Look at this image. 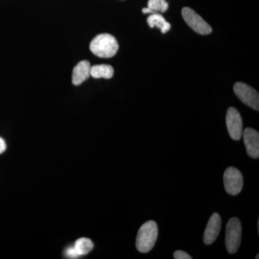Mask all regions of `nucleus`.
<instances>
[{
  "mask_svg": "<svg viewBox=\"0 0 259 259\" xmlns=\"http://www.w3.org/2000/svg\"><path fill=\"white\" fill-rule=\"evenodd\" d=\"M90 51L100 58L113 57L118 51L119 45L115 37L104 33L97 35L90 44Z\"/></svg>",
  "mask_w": 259,
  "mask_h": 259,
  "instance_id": "obj_1",
  "label": "nucleus"
},
{
  "mask_svg": "<svg viewBox=\"0 0 259 259\" xmlns=\"http://www.w3.org/2000/svg\"><path fill=\"white\" fill-rule=\"evenodd\" d=\"M158 238V226L156 222L149 221L140 228L136 238V248L141 253L151 250Z\"/></svg>",
  "mask_w": 259,
  "mask_h": 259,
  "instance_id": "obj_2",
  "label": "nucleus"
},
{
  "mask_svg": "<svg viewBox=\"0 0 259 259\" xmlns=\"http://www.w3.org/2000/svg\"><path fill=\"white\" fill-rule=\"evenodd\" d=\"M241 222L237 218H232L226 227V245L228 253L233 254L238 251L241 242Z\"/></svg>",
  "mask_w": 259,
  "mask_h": 259,
  "instance_id": "obj_3",
  "label": "nucleus"
},
{
  "mask_svg": "<svg viewBox=\"0 0 259 259\" xmlns=\"http://www.w3.org/2000/svg\"><path fill=\"white\" fill-rule=\"evenodd\" d=\"M182 14L187 25L197 33L201 35H208L212 32L210 25L204 21V19L196 13L193 10L190 8H184Z\"/></svg>",
  "mask_w": 259,
  "mask_h": 259,
  "instance_id": "obj_4",
  "label": "nucleus"
},
{
  "mask_svg": "<svg viewBox=\"0 0 259 259\" xmlns=\"http://www.w3.org/2000/svg\"><path fill=\"white\" fill-rule=\"evenodd\" d=\"M225 189L231 195H237L241 192L243 186V178L241 172L235 168L229 167L227 168L223 176Z\"/></svg>",
  "mask_w": 259,
  "mask_h": 259,
  "instance_id": "obj_5",
  "label": "nucleus"
},
{
  "mask_svg": "<svg viewBox=\"0 0 259 259\" xmlns=\"http://www.w3.org/2000/svg\"><path fill=\"white\" fill-rule=\"evenodd\" d=\"M235 93L239 100L245 105L253 108V110H259V95L258 92L254 89L248 86L246 83L238 82L234 85Z\"/></svg>",
  "mask_w": 259,
  "mask_h": 259,
  "instance_id": "obj_6",
  "label": "nucleus"
},
{
  "mask_svg": "<svg viewBox=\"0 0 259 259\" xmlns=\"http://www.w3.org/2000/svg\"><path fill=\"white\" fill-rule=\"evenodd\" d=\"M226 125L231 139L241 140L243 135V120L241 114L234 107H230L227 112Z\"/></svg>",
  "mask_w": 259,
  "mask_h": 259,
  "instance_id": "obj_7",
  "label": "nucleus"
},
{
  "mask_svg": "<svg viewBox=\"0 0 259 259\" xmlns=\"http://www.w3.org/2000/svg\"><path fill=\"white\" fill-rule=\"evenodd\" d=\"M242 136H243L244 144L248 156L253 158H258L259 157L258 132L248 127L243 131Z\"/></svg>",
  "mask_w": 259,
  "mask_h": 259,
  "instance_id": "obj_8",
  "label": "nucleus"
},
{
  "mask_svg": "<svg viewBox=\"0 0 259 259\" xmlns=\"http://www.w3.org/2000/svg\"><path fill=\"white\" fill-rule=\"evenodd\" d=\"M221 218L218 213L211 216L204 234V243L210 245L217 239L221 228Z\"/></svg>",
  "mask_w": 259,
  "mask_h": 259,
  "instance_id": "obj_9",
  "label": "nucleus"
},
{
  "mask_svg": "<svg viewBox=\"0 0 259 259\" xmlns=\"http://www.w3.org/2000/svg\"><path fill=\"white\" fill-rule=\"evenodd\" d=\"M91 65L88 61H80L74 68L72 73V83L80 85L90 77Z\"/></svg>",
  "mask_w": 259,
  "mask_h": 259,
  "instance_id": "obj_10",
  "label": "nucleus"
},
{
  "mask_svg": "<svg viewBox=\"0 0 259 259\" xmlns=\"http://www.w3.org/2000/svg\"><path fill=\"white\" fill-rule=\"evenodd\" d=\"M113 74V68L108 64L95 65L90 69V75L95 79H111Z\"/></svg>",
  "mask_w": 259,
  "mask_h": 259,
  "instance_id": "obj_11",
  "label": "nucleus"
},
{
  "mask_svg": "<svg viewBox=\"0 0 259 259\" xmlns=\"http://www.w3.org/2000/svg\"><path fill=\"white\" fill-rule=\"evenodd\" d=\"M147 22L151 28L156 27L161 29L162 33H166L171 29V24L168 23L165 18L158 13L150 15L147 19Z\"/></svg>",
  "mask_w": 259,
  "mask_h": 259,
  "instance_id": "obj_12",
  "label": "nucleus"
},
{
  "mask_svg": "<svg viewBox=\"0 0 259 259\" xmlns=\"http://www.w3.org/2000/svg\"><path fill=\"white\" fill-rule=\"evenodd\" d=\"M74 247L77 254L81 256L88 254L93 249L94 243L89 238H81L75 242Z\"/></svg>",
  "mask_w": 259,
  "mask_h": 259,
  "instance_id": "obj_13",
  "label": "nucleus"
},
{
  "mask_svg": "<svg viewBox=\"0 0 259 259\" xmlns=\"http://www.w3.org/2000/svg\"><path fill=\"white\" fill-rule=\"evenodd\" d=\"M148 8L153 13H165L168 8V4L165 0H148Z\"/></svg>",
  "mask_w": 259,
  "mask_h": 259,
  "instance_id": "obj_14",
  "label": "nucleus"
},
{
  "mask_svg": "<svg viewBox=\"0 0 259 259\" xmlns=\"http://www.w3.org/2000/svg\"><path fill=\"white\" fill-rule=\"evenodd\" d=\"M65 255H66V258H76L79 257V255L76 253V250H75L74 245L68 247L66 248L65 250Z\"/></svg>",
  "mask_w": 259,
  "mask_h": 259,
  "instance_id": "obj_15",
  "label": "nucleus"
},
{
  "mask_svg": "<svg viewBox=\"0 0 259 259\" xmlns=\"http://www.w3.org/2000/svg\"><path fill=\"white\" fill-rule=\"evenodd\" d=\"M174 257L176 259H192V257L190 256L188 253L183 251V250H177L174 253Z\"/></svg>",
  "mask_w": 259,
  "mask_h": 259,
  "instance_id": "obj_16",
  "label": "nucleus"
},
{
  "mask_svg": "<svg viewBox=\"0 0 259 259\" xmlns=\"http://www.w3.org/2000/svg\"><path fill=\"white\" fill-rule=\"evenodd\" d=\"M7 149V145L5 140L0 137V154L5 152Z\"/></svg>",
  "mask_w": 259,
  "mask_h": 259,
  "instance_id": "obj_17",
  "label": "nucleus"
},
{
  "mask_svg": "<svg viewBox=\"0 0 259 259\" xmlns=\"http://www.w3.org/2000/svg\"><path fill=\"white\" fill-rule=\"evenodd\" d=\"M258 255H259L258 254H257V256H256V257H255V258H256L257 259H258V258H259Z\"/></svg>",
  "mask_w": 259,
  "mask_h": 259,
  "instance_id": "obj_18",
  "label": "nucleus"
}]
</instances>
